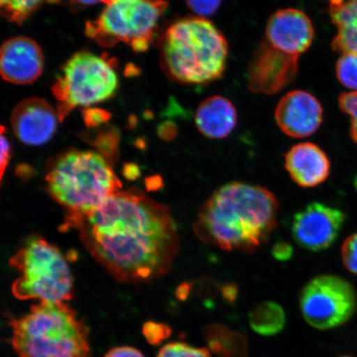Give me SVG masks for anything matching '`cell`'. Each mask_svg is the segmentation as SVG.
Listing matches in <instances>:
<instances>
[{"label": "cell", "mask_w": 357, "mask_h": 357, "mask_svg": "<svg viewBox=\"0 0 357 357\" xmlns=\"http://www.w3.org/2000/svg\"><path fill=\"white\" fill-rule=\"evenodd\" d=\"M77 229L93 258L121 282L162 278L178 252L177 227L167 205L136 189L120 191L100 207L64 222Z\"/></svg>", "instance_id": "cell-1"}, {"label": "cell", "mask_w": 357, "mask_h": 357, "mask_svg": "<svg viewBox=\"0 0 357 357\" xmlns=\"http://www.w3.org/2000/svg\"><path fill=\"white\" fill-rule=\"evenodd\" d=\"M280 204L264 187L231 182L200 207L194 231L198 239L223 251L252 253L278 225Z\"/></svg>", "instance_id": "cell-2"}, {"label": "cell", "mask_w": 357, "mask_h": 357, "mask_svg": "<svg viewBox=\"0 0 357 357\" xmlns=\"http://www.w3.org/2000/svg\"><path fill=\"white\" fill-rule=\"evenodd\" d=\"M229 43L211 21L198 16L169 26L160 47V62L168 75L184 84H207L222 77Z\"/></svg>", "instance_id": "cell-3"}, {"label": "cell", "mask_w": 357, "mask_h": 357, "mask_svg": "<svg viewBox=\"0 0 357 357\" xmlns=\"http://www.w3.org/2000/svg\"><path fill=\"white\" fill-rule=\"evenodd\" d=\"M46 182L48 193L66 209L65 222L100 207L122 188L112 165L93 151L70 150L58 155Z\"/></svg>", "instance_id": "cell-4"}, {"label": "cell", "mask_w": 357, "mask_h": 357, "mask_svg": "<svg viewBox=\"0 0 357 357\" xmlns=\"http://www.w3.org/2000/svg\"><path fill=\"white\" fill-rule=\"evenodd\" d=\"M11 344L20 357H89L86 326L66 302L40 303L11 319Z\"/></svg>", "instance_id": "cell-5"}, {"label": "cell", "mask_w": 357, "mask_h": 357, "mask_svg": "<svg viewBox=\"0 0 357 357\" xmlns=\"http://www.w3.org/2000/svg\"><path fill=\"white\" fill-rule=\"evenodd\" d=\"M10 265L20 273L12 285L13 294L19 300L58 303L73 298V276L66 258L40 236L26 240Z\"/></svg>", "instance_id": "cell-6"}, {"label": "cell", "mask_w": 357, "mask_h": 357, "mask_svg": "<svg viewBox=\"0 0 357 357\" xmlns=\"http://www.w3.org/2000/svg\"><path fill=\"white\" fill-rule=\"evenodd\" d=\"M95 21L88 22L86 34L101 47L119 43L134 52H144L154 39L160 17L168 7L166 0H106Z\"/></svg>", "instance_id": "cell-7"}, {"label": "cell", "mask_w": 357, "mask_h": 357, "mask_svg": "<svg viewBox=\"0 0 357 357\" xmlns=\"http://www.w3.org/2000/svg\"><path fill=\"white\" fill-rule=\"evenodd\" d=\"M119 87L114 61L107 56L80 52L71 56L52 86L61 121L78 107H89L110 99Z\"/></svg>", "instance_id": "cell-8"}, {"label": "cell", "mask_w": 357, "mask_h": 357, "mask_svg": "<svg viewBox=\"0 0 357 357\" xmlns=\"http://www.w3.org/2000/svg\"><path fill=\"white\" fill-rule=\"evenodd\" d=\"M356 305L352 285L335 275L312 279L301 294L303 318L316 329L328 330L344 324L354 315Z\"/></svg>", "instance_id": "cell-9"}, {"label": "cell", "mask_w": 357, "mask_h": 357, "mask_svg": "<svg viewBox=\"0 0 357 357\" xmlns=\"http://www.w3.org/2000/svg\"><path fill=\"white\" fill-rule=\"evenodd\" d=\"M298 56L287 54L267 41L261 42L250 61L247 78L250 91L273 96L296 78Z\"/></svg>", "instance_id": "cell-10"}, {"label": "cell", "mask_w": 357, "mask_h": 357, "mask_svg": "<svg viewBox=\"0 0 357 357\" xmlns=\"http://www.w3.org/2000/svg\"><path fill=\"white\" fill-rule=\"evenodd\" d=\"M345 220V213L339 209L312 203L294 216L292 236L303 249L323 251L336 241Z\"/></svg>", "instance_id": "cell-11"}, {"label": "cell", "mask_w": 357, "mask_h": 357, "mask_svg": "<svg viewBox=\"0 0 357 357\" xmlns=\"http://www.w3.org/2000/svg\"><path fill=\"white\" fill-rule=\"evenodd\" d=\"M275 118L281 131L287 136L303 138L318 131L323 123L324 109L312 93L296 89L280 100Z\"/></svg>", "instance_id": "cell-12"}, {"label": "cell", "mask_w": 357, "mask_h": 357, "mask_svg": "<svg viewBox=\"0 0 357 357\" xmlns=\"http://www.w3.org/2000/svg\"><path fill=\"white\" fill-rule=\"evenodd\" d=\"M266 37V41L278 50L298 56L310 47L314 29L305 13L297 8H283L268 20Z\"/></svg>", "instance_id": "cell-13"}, {"label": "cell", "mask_w": 357, "mask_h": 357, "mask_svg": "<svg viewBox=\"0 0 357 357\" xmlns=\"http://www.w3.org/2000/svg\"><path fill=\"white\" fill-rule=\"evenodd\" d=\"M61 122L57 111L38 98L22 100L11 115V126L19 139L28 146H42L50 141Z\"/></svg>", "instance_id": "cell-14"}, {"label": "cell", "mask_w": 357, "mask_h": 357, "mask_svg": "<svg viewBox=\"0 0 357 357\" xmlns=\"http://www.w3.org/2000/svg\"><path fill=\"white\" fill-rule=\"evenodd\" d=\"M44 56L34 40L15 37L7 40L0 51V71L4 80L15 84H29L43 73Z\"/></svg>", "instance_id": "cell-15"}, {"label": "cell", "mask_w": 357, "mask_h": 357, "mask_svg": "<svg viewBox=\"0 0 357 357\" xmlns=\"http://www.w3.org/2000/svg\"><path fill=\"white\" fill-rule=\"evenodd\" d=\"M284 167L298 185L312 188L327 180L331 163L318 145L302 142L292 146L285 154Z\"/></svg>", "instance_id": "cell-16"}, {"label": "cell", "mask_w": 357, "mask_h": 357, "mask_svg": "<svg viewBox=\"0 0 357 357\" xmlns=\"http://www.w3.org/2000/svg\"><path fill=\"white\" fill-rule=\"evenodd\" d=\"M198 130L209 139L229 137L238 123V113L229 99L220 96L200 102L195 116Z\"/></svg>", "instance_id": "cell-17"}, {"label": "cell", "mask_w": 357, "mask_h": 357, "mask_svg": "<svg viewBox=\"0 0 357 357\" xmlns=\"http://www.w3.org/2000/svg\"><path fill=\"white\" fill-rule=\"evenodd\" d=\"M329 13L337 29L333 50L357 55V0H329Z\"/></svg>", "instance_id": "cell-18"}, {"label": "cell", "mask_w": 357, "mask_h": 357, "mask_svg": "<svg viewBox=\"0 0 357 357\" xmlns=\"http://www.w3.org/2000/svg\"><path fill=\"white\" fill-rule=\"evenodd\" d=\"M207 345L220 357H248V342L243 334L233 331L225 325L208 324L204 329Z\"/></svg>", "instance_id": "cell-19"}, {"label": "cell", "mask_w": 357, "mask_h": 357, "mask_svg": "<svg viewBox=\"0 0 357 357\" xmlns=\"http://www.w3.org/2000/svg\"><path fill=\"white\" fill-rule=\"evenodd\" d=\"M250 324L253 331L261 336H274L282 331L284 327V311L278 303L263 302L250 314Z\"/></svg>", "instance_id": "cell-20"}, {"label": "cell", "mask_w": 357, "mask_h": 357, "mask_svg": "<svg viewBox=\"0 0 357 357\" xmlns=\"http://www.w3.org/2000/svg\"><path fill=\"white\" fill-rule=\"evenodd\" d=\"M45 1L56 0H0V10L8 21L22 24Z\"/></svg>", "instance_id": "cell-21"}, {"label": "cell", "mask_w": 357, "mask_h": 357, "mask_svg": "<svg viewBox=\"0 0 357 357\" xmlns=\"http://www.w3.org/2000/svg\"><path fill=\"white\" fill-rule=\"evenodd\" d=\"M336 75L343 86L357 91V55H341L336 65Z\"/></svg>", "instance_id": "cell-22"}, {"label": "cell", "mask_w": 357, "mask_h": 357, "mask_svg": "<svg viewBox=\"0 0 357 357\" xmlns=\"http://www.w3.org/2000/svg\"><path fill=\"white\" fill-rule=\"evenodd\" d=\"M119 133L114 131L99 134L93 141L99 153L112 165L119 155Z\"/></svg>", "instance_id": "cell-23"}, {"label": "cell", "mask_w": 357, "mask_h": 357, "mask_svg": "<svg viewBox=\"0 0 357 357\" xmlns=\"http://www.w3.org/2000/svg\"><path fill=\"white\" fill-rule=\"evenodd\" d=\"M156 357H211V356L207 348L195 347L182 342H173L162 347Z\"/></svg>", "instance_id": "cell-24"}, {"label": "cell", "mask_w": 357, "mask_h": 357, "mask_svg": "<svg viewBox=\"0 0 357 357\" xmlns=\"http://www.w3.org/2000/svg\"><path fill=\"white\" fill-rule=\"evenodd\" d=\"M339 108L351 117L350 135L357 144V91L342 93L338 99Z\"/></svg>", "instance_id": "cell-25"}, {"label": "cell", "mask_w": 357, "mask_h": 357, "mask_svg": "<svg viewBox=\"0 0 357 357\" xmlns=\"http://www.w3.org/2000/svg\"><path fill=\"white\" fill-rule=\"evenodd\" d=\"M172 330L167 324L149 322L142 328V333L151 345H159L171 336Z\"/></svg>", "instance_id": "cell-26"}, {"label": "cell", "mask_w": 357, "mask_h": 357, "mask_svg": "<svg viewBox=\"0 0 357 357\" xmlns=\"http://www.w3.org/2000/svg\"><path fill=\"white\" fill-rule=\"evenodd\" d=\"M342 259L346 269L357 275V233L350 236L343 243Z\"/></svg>", "instance_id": "cell-27"}, {"label": "cell", "mask_w": 357, "mask_h": 357, "mask_svg": "<svg viewBox=\"0 0 357 357\" xmlns=\"http://www.w3.org/2000/svg\"><path fill=\"white\" fill-rule=\"evenodd\" d=\"M222 0H185L187 7L195 16H212L221 6Z\"/></svg>", "instance_id": "cell-28"}, {"label": "cell", "mask_w": 357, "mask_h": 357, "mask_svg": "<svg viewBox=\"0 0 357 357\" xmlns=\"http://www.w3.org/2000/svg\"><path fill=\"white\" fill-rule=\"evenodd\" d=\"M11 158V145L8 138L4 135V128L2 126L1 131V158H0V167H1V181L3 180L4 172L10 163Z\"/></svg>", "instance_id": "cell-29"}, {"label": "cell", "mask_w": 357, "mask_h": 357, "mask_svg": "<svg viewBox=\"0 0 357 357\" xmlns=\"http://www.w3.org/2000/svg\"><path fill=\"white\" fill-rule=\"evenodd\" d=\"M294 248L291 245L285 242H278L272 248V255L280 261H287L292 258Z\"/></svg>", "instance_id": "cell-30"}, {"label": "cell", "mask_w": 357, "mask_h": 357, "mask_svg": "<svg viewBox=\"0 0 357 357\" xmlns=\"http://www.w3.org/2000/svg\"><path fill=\"white\" fill-rule=\"evenodd\" d=\"M105 357H144L140 351L132 347H119L110 350Z\"/></svg>", "instance_id": "cell-31"}, {"label": "cell", "mask_w": 357, "mask_h": 357, "mask_svg": "<svg viewBox=\"0 0 357 357\" xmlns=\"http://www.w3.org/2000/svg\"><path fill=\"white\" fill-rule=\"evenodd\" d=\"M221 293L223 300L229 303H234L238 294V285L235 284L223 285Z\"/></svg>", "instance_id": "cell-32"}, {"label": "cell", "mask_w": 357, "mask_h": 357, "mask_svg": "<svg viewBox=\"0 0 357 357\" xmlns=\"http://www.w3.org/2000/svg\"><path fill=\"white\" fill-rule=\"evenodd\" d=\"M123 175L128 181H136L141 176L140 167L135 163L125 164L123 167Z\"/></svg>", "instance_id": "cell-33"}, {"label": "cell", "mask_w": 357, "mask_h": 357, "mask_svg": "<svg viewBox=\"0 0 357 357\" xmlns=\"http://www.w3.org/2000/svg\"><path fill=\"white\" fill-rule=\"evenodd\" d=\"M177 128L172 123H165L159 129V135L164 140H172L177 135Z\"/></svg>", "instance_id": "cell-34"}, {"label": "cell", "mask_w": 357, "mask_h": 357, "mask_svg": "<svg viewBox=\"0 0 357 357\" xmlns=\"http://www.w3.org/2000/svg\"><path fill=\"white\" fill-rule=\"evenodd\" d=\"M84 119H86L87 126H98L106 121L107 114L100 113V111L96 112V113H88Z\"/></svg>", "instance_id": "cell-35"}, {"label": "cell", "mask_w": 357, "mask_h": 357, "mask_svg": "<svg viewBox=\"0 0 357 357\" xmlns=\"http://www.w3.org/2000/svg\"><path fill=\"white\" fill-rule=\"evenodd\" d=\"M147 190L156 191L162 188L163 185L162 178L158 175L147 177L145 181Z\"/></svg>", "instance_id": "cell-36"}, {"label": "cell", "mask_w": 357, "mask_h": 357, "mask_svg": "<svg viewBox=\"0 0 357 357\" xmlns=\"http://www.w3.org/2000/svg\"><path fill=\"white\" fill-rule=\"evenodd\" d=\"M17 176L22 180H29L35 176V169L29 165H20L16 169Z\"/></svg>", "instance_id": "cell-37"}, {"label": "cell", "mask_w": 357, "mask_h": 357, "mask_svg": "<svg viewBox=\"0 0 357 357\" xmlns=\"http://www.w3.org/2000/svg\"><path fill=\"white\" fill-rule=\"evenodd\" d=\"M191 289L192 285L190 283H184L178 285L176 291V296L178 300L181 301L187 300V298L190 296Z\"/></svg>", "instance_id": "cell-38"}, {"label": "cell", "mask_w": 357, "mask_h": 357, "mask_svg": "<svg viewBox=\"0 0 357 357\" xmlns=\"http://www.w3.org/2000/svg\"><path fill=\"white\" fill-rule=\"evenodd\" d=\"M69 1L79 6H91L99 3H105L106 0H69Z\"/></svg>", "instance_id": "cell-39"}, {"label": "cell", "mask_w": 357, "mask_h": 357, "mask_svg": "<svg viewBox=\"0 0 357 357\" xmlns=\"http://www.w3.org/2000/svg\"><path fill=\"white\" fill-rule=\"evenodd\" d=\"M355 185H356V189H357V176H356V181H355Z\"/></svg>", "instance_id": "cell-40"}, {"label": "cell", "mask_w": 357, "mask_h": 357, "mask_svg": "<svg viewBox=\"0 0 357 357\" xmlns=\"http://www.w3.org/2000/svg\"><path fill=\"white\" fill-rule=\"evenodd\" d=\"M342 357H351V356H342Z\"/></svg>", "instance_id": "cell-41"}]
</instances>
